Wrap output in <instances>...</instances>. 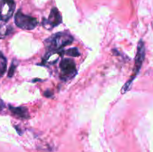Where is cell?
Segmentation results:
<instances>
[{"instance_id":"1","label":"cell","mask_w":153,"mask_h":152,"mask_svg":"<svg viewBox=\"0 0 153 152\" xmlns=\"http://www.w3.org/2000/svg\"><path fill=\"white\" fill-rule=\"evenodd\" d=\"M73 42V37L67 32H58L46 39L44 45L49 52L58 51L64 46L70 45Z\"/></svg>"},{"instance_id":"2","label":"cell","mask_w":153,"mask_h":152,"mask_svg":"<svg viewBox=\"0 0 153 152\" xmlns=\"http://www.w3.org/2000/svg\"><path fill=\"white\" fill-rule=\"evenodd\" d=\"M145 54H146V50H145L144 43H143V40H140L139 41L138 45H137V53H136L135 60H134V69H133V74L131 76V78L123 86L122 91H121L123 94L126 93L130 89V87L131 86V83H132V81L137 77V74H138L140 69H141L142 64H143V61H144Z\"/></svg>"},{"instance_id":"3","label":"cell","mask_w":153,"mask_h":152,"mask_svg":"<svg viewBox=\"0 0 153 152\" xmlns=\"http://www.w3.org/2000/svg\"><path fill=\"white\" fill-rule=\"evenodd\" d=\"M60 78L64 81L73 78L77 74L76 63L73 60L65 58L62 60L60 63Z\"/></svg>"},{"instance_id":"4","label":"cell","mask_w":153,"mask_h":152,"mask_svg":"<svg viewBox=\"0 0 153 152\" xmlns=\"http://www.w3.org/2000/svg\"><path fill=\"white\" fill-rule=\"evenodd\" d=\"M15 24L19 28L24 30H32L37 27L38 22L36 18L28 16L22 13L20 10H18L14 16Z\"/></svg>"},{"instance_id":"5","label":"cell","mask_w":153,"mask_h":152,"mask_svg":"<svg viewBox=\"0 0 153 152\" xmlns=\"http://www.w3.org/2000/svg\"><path fill=\"white\" fill-rule=\"evenodd\" d=\"M15 10L13 0H2L0 4V19L7 22L13 16Z\"/></svg>"},{"instance_id":"6","label":"cell","mask_w":153,"mask_h":152,"mask_svg":"<svg viewBox=\"0 0 153 152\" xmlns=\"http://www.w3.org/2000/svg\"><path fill=\"white\" fill-rule=\"evenodd\" d=\"M61 22H62V17L61 16V13L56 7H53L51 10L50 14L48 19L43 23V26L46 28V29H51L54 27L59 25Z\"/></svg>"},{"instance_id":"7","label":"cell","mask_w":153,"mask_h":152,"mask_svg":"<svg viewBox=\"0 0 153 152\" xmlns=\"http://www.w3.org/2000/svg\"><path fill=\"white\" fill-rule=\"evenodd\" d=\"M63 52H60V51L49 52L45 56L43 63L45 64V65H52V64L55 63L59 60V58L62 56Z\"/></svg>"},{"instance_id":"8","label":"cell","mask_w":153,"mask_h":152,"mask_svg":"<svg viewBox=\"0 0 153 152\" xmlns=\"http://www.w3.org/2000/svg\"><path fill=\"white\" fill-rule=\"evenodd\" d=\"M9 109H10L12 114H13L14 116H16V117L19 118V119H26L30 117L28 110H27L25 107H12V106H10V107H9Z\"/></svg>"},{"instance_id":"9","label":"cell","mask_w":153,"mask_h":152,"mask_svg":"<svg viewBox=\"0 0 153 152\" xmlns=\"http://www.w3.org/2000/svg\"><path fill=\"white\" fill-rule=\"evenodd\" d=\"M13 32V28L10 25H7L6 24L0 25V37H4L9 35Z\"/></svg>"},{"instance_id":"10","label":"cell","mask_w":153,"mask_h":152,"mask_svg":"<svg viewBox=\"0 0 153 152\" xmlns=\"http://www.w3.org/2000/svg\"><path fill=\"white\" fill-rule=\"evenodd\" d=\"M7 69V60L5 57L0 52V78L4 75Z\"/></svg>"},{"instance_id":"11","label":"cell","mask_w":153,"mask_h":152,"mask_svg":"<svg viewBox=\"0 0 153 152\" xmlns=\"http://www.w3.org/2000/svg\"><path fill=\"white\" fill-rule=\"evenodd\" d=\"M64 53L67 55H68V56L71 57H79V55H80L79 49H78L77 48H71V49H69L68 50L65 51Z\"/></svg>"},{"instance_id":"12","label":"cell","mask_w":153,"mask_h":152,"mask_svg":"<svg viewBox=\"0 0 153 152\" xmlns=\"http://www.w3.org/2000/svg\"><path fill=\"white\" fill-rule=\"evenodd\" d=\"M16 64L15 63V61H13V63H12L11 66H10V69H9V72H8V74H7V76H8L9 77H13V74H14V72H15V69H16Z\"/></svg>"},{"instance_id":"13","label":"cell","mask_w":153,"mask_h":152,"mask_svg":"<svg viewBox=\"0 0 153 152\" xmlns=\"http://www.w3.org/2000/svg\"><path fill=\"white\" fill-rule=\"evenodd\" d=\"M4 108V104L1 99H0V111Z\"/></svg>"},{"instance_id":"14","label":"cell","mask_w":153,"mask_h":152,"mask_svg":"<svg viewBox=\"0 0 153 152\" xmlns=\"http://www.w3.org/2000/svg\"><path fill=\"white\" fill-rule=\"evenodd\" d=\"M52 95V92H49V91H47V92H45V94H44L45 96H46V97H50Z\"/></svg>"}]
</instances>
